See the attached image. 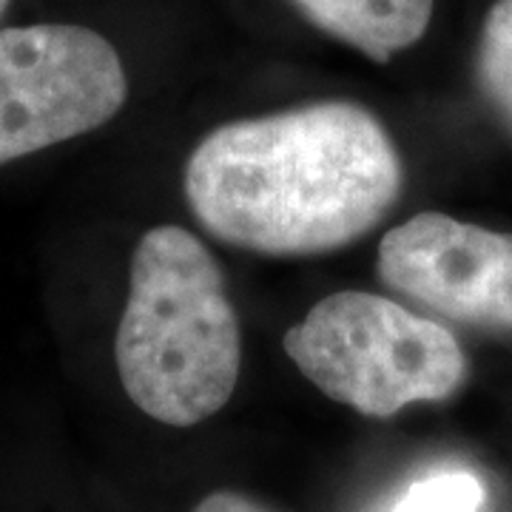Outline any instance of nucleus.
<instances>
[{
    "label": "nucleus",
    "mask_w": 512,
    "mask_h": 512,
    "mask_svg": "<svg viewBox=\"0 0 512 512\" xmlns=\"http://www.w3.org/2000/svg\"><path fill=\"white\" fill-rule=\"evenodd\" d=\"M183 188L220 242L316 256L348 248L390 214L404 165L376 114L325 100L214 128L191 151Z\"/></svg>",
    "instance_id": "f257e3e1"
},
{
    "label": "nucleus",
    "mask_w": 512,
    "mask_h": 512,
    "mask_svg": "<svg viewBox=\"0 0 512 512\" xmlns=\"http://www.w3.org/2000/svg\"><path fill=\"white\" fill-rule=\"evenodd\" d=\"M114 362L128 399L168 427H194L234 396L239 316L220 262L185 228L160 225L140 239Z\"/></svg>",
    "instance_id": "f03ea898"
},
{
    "label": "nucleus",
    "mask_w": 512,
    "mask_h": 512,
    "mask_svg": "<svg viewBox=\"0 0 512 512\" xmlns=\"http://www.w3.org/2000/svg\"><path fill=\"white\" fill-rule=\"evenodd\" d=\"M282 348L328 399L367 419H390L416 402H444L467 379V356L450 330L365 291L319 299L285 333Z\"/></svg>",
    "instance_id": "7ed1b4c3"
},
{
    "label": "nucleus",
    "mask_w": 512,
    "mask_h": 512,
    "mask_svg": "<svg viewBox=\"0 0 512 512\" xmlns=\"http://www.w3.org/2000/svg\"><path fill=\"white\" fill-rule=\"evenodd\" d=\"M126 97L123 60L92 29H0V165L106 126Z\"/></svg>",
    "instance_id": "20e7f679"
},
{
    "label": "nucleus",
    "mask_w": 512,
    "mask_h": 512,
    "mask_svg": "<svg viewBox=\"0 0 512 512\" xmlns=\"http://www.w3.org/2000/svg\"><path fill=\"white\" fill-rule=\"evenodd\" d=\"M376 274L441 319L512 333V234L424 211L384 234Z\"/></svg>",
    "instance_id": "39448f33"
},
{
    "label": "nucleus",
    "mask_w": 512,
    "mask_h": 512,
    "mask_svg": "<svg viewBox=\"0 0 512 512\" xmlns=\"http://www.w3.org/2000/svg\"><path fill=\"white\" fill-rule=\"evenodd\" d=\"M316 29L376 63L419 43L433 18V0H293Z\"/></svg>",
    "instance_id": "423d86ee"
},
{
    "label": "nucleus",
    "mask_w": 512,
    "mask_h": 512,
    "mask_svg": "<svg viewBox=\"0 0 512 512\" xmlns=\"http://www.w3.org/2000/svg\"><path fill=\"white\" fill-rule=\"evenodd\" d=\"M476 83L484 103L512 137V0H495L476 52Z\"/></svg>",
    "instance_id": "0eeeda50"
},
{
    "label": "nucleus",
    "mask_w": 512,
    "mask_h": 512,
    "mask_svg": "<svg viewBox=\"0 0 512 512\" xmlns=\"http://www.w3.org/2000/svg\"><path fill=\"white\" fill-rule=\"evenodd\" d=\"M484 487L470 473H439L416 481L390 512H478Z\"/></svg>",
    "instance_id": "6e6552de"
},
{
    "label": "nucleus",
    "mask_w": 512,
    "mask_h": 512,
    "mask_svg": "<svg viewBox=\"0 0 512 512\" xmlns=\"http://www.w3.org/2000/svg\"><path fill=\"white\" fill-rule=\"evenodd\" d=\"M191 512H282L276 507H268L262 501H256L251 495L234 493V490H217V493L205 495L200 504Z\"/></svg>",
    "instance_id": "1a4fd4ad"
},
{
    "label": "nucleus",
    "mask_w": 512,
    "mask_h": 512,
    "mask_svg": "<svg viewBox=\"0 0 512 512\" xmlns=\"http://www.w3.org/2000/svg\"><path fill=\"white\" fill-rule=\"evenodd\" d=\"M6 6H9V0H0V15L6 12Z\"/></svg>",
    "instance_id": "9d476101"
}]
</instances>
